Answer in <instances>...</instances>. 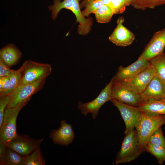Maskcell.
Masks as SVG:
<instances>
[{
  "mask_svg": "<svg viewBox=\"0 0 165 165\" xmlns=\"http://www.w3.org/2000/svg\"><path fill=\"white\" fill-rule=\"evenodd\" d=\"M111 89L112 98L136 107H138L141 103L140 94L135 92L120 82L113 81Z\"/></svg>",
  "mask_w": 165,
  "mask_h": 165,
  "instance_id": "30bf717a",
  "label": "cell"
},
{
  "mask_svg": "<svg viewBox=\"0 0 165 165\" xmlns=\"http://www.w3.org/2000/svg\"><path fill=\"white\" fill-rule=\"evenodd\" d=\"M45 80L27 84L16 89L8 95L9 101L6 108H13L21 103L29 101L31 96L42 88Z\"/></svg>",
  "mask_w": 165,
  "mask_h": 165,
  "instance_id": "52a82bcc",
  "label": "cell"
},
{
  "mask_svg": "<svg viewBox=\"0 0 165 165\" xmlns=\"http://www.w3.org/2000/svg\"><path fill=\"white\" fill-rule=\"evenodd\" d=\"M20 68L21 78L16 89L27 84L46 79L52 70L51 65L49 64L40 63L32 60L25 61Z\"/></svg>",
  "mask_w": 165,
  "mask_h": 165,
  "instance_id": "3957f363",
  "label": "cell"
},
{
  "mask_svg": "<svg viewBox=\"0 0 165 165\" xmlns=\"http://www.w3.org/2000/svg\"><path fill=\"white\" fill-rule=\"evenodd\" d=\"M131 5L136 9L142 10L157 6L155 0H135Z\"/></svg>",
  "mask_w": 165,
  "mask_h": 165,
  "instance_id": "484cf974",
  "label": "cell"
},
{
  "mask_svg": "<svg viewBox=\"0 0 165 165\" xmlns=\"http://www.w3.org/2000/svg\"><path fill=\"white\" fill-rule=\"evenodd\" d=\"M108 6L114 14H120L123 12L126 6L117 0H112Z\"/></svg>",
  "mask_w": 165,
  "mask_h": 165,
  "instance_id": "83f0119b",
  "label": "cell"
},
{
  "mask_svg": "<svg viewBox=\"0 0 165 165\" xmlns=\"http://www.w3.org/2000/svg\"><path fill=\"white\" fill-rule=\"evenodd\" d=\"M104 5L108 6L112 0H101Z\"/></svg>",
  "mask_w": 165,
  "mask_h": 165,
  "instance_id": "836d02e7",
  "label": "cell"
},
{
  "mask_svg": "<svg viewBox=\"0 0 165 165\" xmlns=\"http://www.w3.org/2000/svg\"><path fill=\"white\" fill-rule=\"evenodd\" d=\"M79 0H55L53 5L49 7L51 11L52 18H56L59 11L63 9L71 11L75 15L76 22L79 23L78 31L80 35H85L89 32L92 24L91 18H86L82 15L79 3Z\"/></svg>",
  "mask_w": 165,
  "mask_h": 165,
  "instance_id": "6da1fadb",
  "label": "cell"
},
{
  "mask_svg": "<svg viewBox=\"0 0 165 165\" xmlns=\"http://www.w3.org/2000/svg\"><path fill=\"white\" fill-rule=\"evenodd\" d=\"M97 21L101 23H108L114 14L110 8L104 5L94 13Z\"/></svg>",
  "mask_w": 165,
  "mask_h": 165,
  "instance_id": "603a6c76",
  "label": "cell"
},
{
  "mask_svg": "<svg viewBox=\"0 0 165 165\" xmlns=\"http://www.w3.org/2000/svg\"><path fill=\"white\" fill-rule=\"evenodd\" d=\"M25 156L8 148L6 149L2 159L0 160L1 165H24Z\"/></svg>",
  "mask_w": 165,
  "mask_h": 165,
  "instance_id": "d6986e66",
  "label": "cell"
},
{
  "mask_svg": "<svg viewBox=\"0 0 165 165\" xmlns=\"http://www.w3.org/2000/svg\"><path fill=\"white\" fill-rule=\"evenodd\" d=\"M43 138L36 139L27 134L18 135L7 144V146L20 155L26 156L40 148Z\"/></svg>",
  "mask_w": 165,
  "mask_h": 165,
  "instance_id": "9c48e42d",
  "label": "cell"
},
{
  "mask_svg": "<svg viewBox=\"0 0 165 165\" xmlns=\"http://www.w3.org/2000/svg\"><path fill=\"white\" fill-rule=\"evenodd\" d=\"M155 75V70L151 64L148 67L131 80L126 82H119L137 93L140 94L145 90Z\"/></svg>",
  "mask_w": 165,
  "mask_h": 165,
  "instance_id": "4fadbf2b",
  "label": "cell"
},
{
  "mask_svg": "<svg viewBox=\"0 0 165 165\" xmlns=\"http://www.w3.org/2000/svg\"><path fill=\"white\" fill-rule=\"evenodd\" d=\"M126 6H128L131 4L130 0H117Z\"/></svg>",
  "mask_w": 165,
  "mask_h": 165,
  "instance_id": "1f68e13d",
  "label": "cell"
},
{
  "mask_svg": "<svg viewBox=\"0 0 165 165\" xmlns=\"http://www.w3.org/2000/svg\"></svg>",
  "mask_w": 165,
  "mask_h": 165,
  "instance_id": "74e56055",
  "label": "cell"
},
{
  "mask_svg": "<svg viewBox=\"0 0 165 165\" xmlns=\"http://www.w3.org/2000/svg\"><path fill=\"white\" fill-rule=\"evenodd\" d=\"M29 101L21 103L10 108H6L2 124L0 127V143L6 144L18 134L16 131V119L18 114Z\"/></svg>",
  "mask_w": 165,
  "mask_h": 165,
  "instance_id": "277c9868",
  "label": "cell"
},
{
  "mask_svg": "<svg viewBox=\"0 0 165 165\" xmlns=\"http://www.w3.org/2000/svg\"><path fill=\"white\" fill-rule=\"evenodd\" d=\"M13 71L0 60V77H9Z\"/></svg>",
  "mask_w": 165,
  "mask_h": 165,
  "instance_id": "4dcf8cb0",
  "label": "cell"
},
{
  "mask_svg": "<svg viewBox=\"0 0 165 165\" xmlns=\"http://www.w3.org/2000/svg\"><path fill=\"white\" fill-rule=\"evenodd\" d=\"M10 86L9 77H0V95L6 92Z\"/></svg>",
  "mask_w": 165,
  "mask_h": 165,
  "instance_id": "f546056e",
  "label": "cell"
},
{
  "mask_svg": "<svg viewBox=\"0 0 165 165\" xmlns=\"http://www.w3.org/2000/svg\"><path fill=\"white\" fill-rule=\"evenodd\" d=\"M155 74L165 82V54L164 52L149 61Z\"/></svg>",
  "mask_w": 165,
  "mask_h": 165,
  "instance_id": "ffe728a7",
  "label": "cell"
},
{
  "mask_svg": "<svg viewBox=\"0 0 165 165\" xmlns=\"http://www.w3.org/2000/svg\"><path fill=\"white\" fill-rule=\"evenodd\" d=\"M147 143L165 148V138L161 126L158 128L152 134L149 138Z\"/></svg>",
  "mask_w": 165,
  "mask_h": 165,
  "instance_id": "d4e9b609",
  "label": "cell"
},
{
  "mask_svg": "<svg viewBox=\"0 0 165 165\" xmlns=\"http://www.w3.org/2000/svg\"><path fill=\"white\" fill-rule=\"evenodd\" d=\"M145 151L155 157L158 163L163 164L165 161V148L161 146L147 143Z\"/></svg>",
  "mask_w": 165,
  "mask_h": 165,
  "instance_id": "7402d4cb",
  "label": "cell"
},
{
  "mask_svg": "<svg viewBox=\"0 0 165 165\" xmlns=\"http://www.w3.org/2000/svg\"><path fill=\"white\" fill-rule=\"evenodd\" d=\"M134 0H130L131 2V4L134 1Z\"/></svg>",
  "mask_w": 165,
  "mask_h": 165,
  "instance_id": "e575fe53",
  "label": "cell"
},
{
  "mask_svg": "<svg viewBox=\"0 0 165 165\" xmlns=\"http://www.w3.org/2000/svg\"><path fill=\"white\" fill-rule=\"evenodd\" d=\"M110 101L119 111L124 122L125 134L135 129L142 113L138 107L122 103L114 98Z\"/></svg>",
  "mask_w": 165,
  "mask_h": 165,
  "instance_id": "ba28073f",
  "label": "cell"
},
{
  "mask_svg": "<svg viewBox=\"0 0 165 165\" xmlns=\"http://www.w3.org/2000/svg\"><path fill=\"white\" fill-rule=\"evenodd\" d=\"M165 47V28L155 32L139 57L149 61L163 52Z\"/></svg>",
  "mask_w": 165,
  "mask_h": 165,
  "instance_id": "7c38bea8",
  "label": "cell"
},
{
  "mask_svg": "<svg viewBox=\"0 0 165 165\" xmlns=\"http://www.w3.org/2000/svg\"><path fill=\"white\" fill-rule=\"evenodd\" d=\"M113 81L112 78L97 97L92 101L85 103L81 101L78 102V108L82 114L86 116L90 113L93 119H95L97 117L100 108L105 103L112 98L111 87Z\"/></svg>",
  "mask_w": 165,
  "mask_h": 165,
  "instance_id": "8992f818",
  "label": "cell"
},
{
  "mask_svg": "<svg viewBox=\"0 0 165 165\" xmlns=\"http://www.w3.org/2000/svg\"><path fill=\"white\" fill-rule=\"evenodd\" d=\"M164 129H165V128H164Z\"/></svg>",
  "mask_w": 165,
  "mask_h": 165,
  "instance_id": "8d00e7d4",
  "label": "cell"
},
{
  "mask_svg": "<svg viewBox=\"0 0 165 165\" xmlns=\"http://www.w3.org/2000/svg\"><path fill=\"white\" fill-rule=\"evenodd\" d=\"M138 107L142 113L149 116L165 115V99L151 100L141 103Z\"/></svg>",
  "mask_w": 165,
  "mask_h": 165,
  "instance_id": "e0dca14e",
  "label": "cell"
},
{
  "mask_svg": "<svg viewBox=\"0 0 165 165\" xmlns=\"http://www.w3.org/2000/svg\"><path fill=\"white\" fill-rule=\"evenodd\" d=\"M124 21L123 16L117 20V26L108 38L110 41L117 46H129L135 39L134 34L123 25Z\"/></svg>",
  "mask_w": 165,
  "mask_h": 165,
  "instance_id": "5bb4252c",
  "label": "cell"
},
{
  "mask_svg": "<svg viewBox=\"0 0 165 165\" xmlns=\"http://www.w3.org/2000/svg\"><path fill=\"white\" fill-rule=\"evenodd\" d=\"M94 0H84L81 4V8L86 6L88 4Z\"/></svg>",
  "mask_w": 165,
  "mask_h": 165,
  "instance_id": "d6a6232c",
  "label": "cell"
},
{
  "mask_svg": "<svg viewBox=\"0 0 165 165\" xmlns=\"http://www.w3.org/2000/svg\"><path fill=\"white\" fill-rule=\"evenodd\" d=\"M104 5L101 0H94L88 4L85 9L82 11L83 16L84 17H88L92 13H94L96 10Z\"/></svg>",
  "mask_w": 165,
  "mask_h": 165,
  "instance_id": "4316f807",
  "label": "cell"
},
{
  "mask_svg": "<svg viewBox=\"0 0 165 165\" xmlns=\"http://www.w3.org/2000/svg\"><path fill=\"white\" fill-rule=\"evenodd\" d=\"M20 68L16 70H13L9 76L10 86L8 89L5 92L0 95V97L9 95L18 86L21 78Z\"/></svg>",
  "mask_w": 165,
  "mask_h": 165,
  "instance_id": "cb8c5ba5",
  "label": "cell"
},
{
  "mask_svg": "<svg viewBox=\"0 0 165 165\" xmlns=\"http://www.w3.org/2000/svg\"><path fill=\"white\" fill-rule=\"evenodd\" d=\"M45 163L40 148L25 156L24 165H44Z\"/></svg>",
  "mask_w": 165,
  "mask_h": 165,
  "instance_id": "44dd1931",
  "label": "cell"
},
{
  "mask_svg": "<svg viewBox=\"0 0 165 165\" xmlns=\"http://www.w3.org/2000/svg\"><path fill=\"white\" fill-rule=\"evenodd\" d=\"M21 56L20 51L12 44L7 46L0 51V60L9 67L16 64Z\"/></svg>",
  "mask_w": 165,
  "mask_h": 165,
  "instance_id": "ac0fdd59",
  "label": "cell"
},
{
  "mask_svg": "<svg viewBox=\"0 0 165 165\" xmlns=\"http://www.w3.org/2000/svg\"><path fill=\"white\" fill-rule=\"evenodd\" d=\"M164 124H165V115L151 116L142 112L135 128L141 145L145 149L151 135L158 128Z\"/></svg>",
  "mask_w": 165,
  "mask_h": 165,
  "instance_id": "5b68a950",
  "label": "cell"
},
{
  "mask_svg": "<svg viewBox=\"0 0 165 165\" xmlns=\"http://www.w3.org/2000/svg\"><path fill=\"white\" fill-rule=\"evenodd\" d=\"M164 92H165V97H164V99H165V86H164Z\"/></svg>",
  "mask_w": 165,
  "mask_h": 165,
  "instance_id": "d590c367",
  "label": "cell"
},
{
  "mask_svg": "<svg viewBox=\"0 0 165 165\" xmlns=\"http://www.w3.org/2000/svg\"><path fill=\"white\" fill-rule=\"evenodd\" d=\"M164 86L165 82L155 74L145 90L140 94L141 103L149 100L164 99Z\"/></svg>",
  "mask_w": 165,
  "mask_h": 165,
  "instance_id": "2e32d148",
  "label": "cell"
},
{
  "mask_svg": "<svg viewBox=\"0 0 165 165\" xmlns=\"http://www.w3.org/2000/svg\"><path fill=\"white\" fill-rule=\"evenodd\" d=\"M9 101L8 95L0 97V127L2 124L4 111Z\"/></svg>",
  "mask_w": 165,
  "mask_h": 165,
  "instance_id": "f1b7e54d",
  "label": "cell"
},
{
  "mask_svg": "<svg viewBox=\"0 0 165 165\" xmlns=\"http://www.w3.org/2000/svg\"><path fill=\"white\" fill-rule=\"evenodd\" d=\"M150 64L149 61L139 57L136 61L127 67L119 66L116 74L112 78L113 81L116 82L129 81L148 67Z\"/></svg>",
  "mask_w": 165,
  "mask_h": 165,
  "instance_id": "8fae6325",
  "label": "cell"
},
{
  "mask_svg": "<svg viewBox=\"0 0 165 165\" xmlns=\"http://www.w3.org/2000/svg\"><path fill=\"white\" fill-rule=\"evenodd\" d=\"M60 127L51 131L49 136L53 142L62 146H67L71 144L75 138V134L72 125L65 120L60 123Z\"/></svg>",
  "mask_w": 165,
  "mask_h": 165,
  "instance_id": "9a60e30c",
  "label": "cell"
},
{
  "mask_svg": "<svg viewBox=\"0 0 165 165\" xmlns=\"http://www.w3.org/2000/svg\"><path fill=\"white\" fill-rule=\"evenodd\" d=\"M125 135L120 149L116 156V164L125 163L133 161L145 151L139 143L135 129Z\"/></svg>",
  "mask_w": 165,
  "mask_h": 165,
  "instance_id": "7a4b0ae2",
  "label": "cell"
}]
</instances>
